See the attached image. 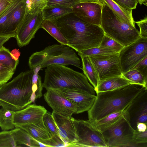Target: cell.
Wrapping results in <instances>:
<instances>
[{"instance_id":"bcb514c9","label":"cell","mask_w":147,"mask_h":147,"mask_svg":"<svg viewBox=\"0 0 147 147\" xmlns=\"http://www.w3.org/2000/svg\"><path fill=\"white\" fill-rule=\"evenodd\" d=\"M11 38V37L10 36L0 35V49L3 44Z\"/></svg>"},{"instance_id":"60d3db41","label":"cell","mask_w":147,"mask_h":147,"mask_svg":"<svg viewBox=\"0 0 147 147\" xmlns=\"http://www.w3.org/2000/svg\"><path fill=\"white\" fill-rule=\"evenodd\" d=\"M140 28L139 34L140 37L147 38V17L146 16L140 20L135 21Z\"/></svg>"},{"instance_id":"836d02e7","label":"cell","mask_w":147,"mask_h":147,"mask_svg":"<svg viewBox=\"0 0 147 147\" xmlns=\"http://www.w3.org/2000/svg\"><path fill=\"white\" fill-rule=\"evenodd\" d=\"M42 120L44 125L51 134V136L54 135L59 136L58 128L52 113L47 111L44 115Z\"/></svg>"},{"instance_id":"7402d4cb","label":"cell","mask_w":147,"mask_h":147,"mask_svg":"<svg viewBox=\"0 0 147 147\" xmlns=\"http://www.w3.org/2000/svg\"><path fill=\"white\" fill-rule=\"evenodd\" d=\"M102 4L108 6L122 20L135 26L132 15V10L125 8L112 0H99Z\"/></svg>"},{"instance_id":"5b68a950","label":"cell","mask_w":147,"mask_h":147,"mask_svg":"<svg viewBox=\"0 0 147 147\" xmlns=\"http://www.w3.org/2000/svg\"><path fill=\"white\" fill-rule=\"evenodd\" d=\"M55 64L72 65L82 69V63L74 49L63 44L49 46L33 53L29 57L28 65L33 69L38 66L41 69Z\"/></svg>"},{"instance_id":"f1b7e54d","label":"cell","mask_w":147,"mask_h":147,"mask_svg":"<svg viewBox=\"0 0 147 147\" xmlns=\"http://www.w3.org/2000/svg\"><path fill=\"white\" fill-rule=\"evenodd\" d=\"M19 63L9 50L3 46L0 49V64L7 66L15 71Z\"/></svg>"},{"instance_id":"b9f144b4","label":"cell","mask_w":147,"mask_h":147,"mask_svg":"<svg viewBox=\"0 0 147 147\" xmlns=\"http://www.w3.org/2000/svg\"><path fill=\"white\" fill-rule=\"evenodd\" d=\"M117 3L126 8L133 10L136 8L138 0H112Z\"/></svg>"},{"instance_id":"d6a6232c","label":"cell","mask_w":147,"mask_h":147,"mask_svg":"<svg viewBox=\"0 0 147 147\" xmlns=\"http://www.w3.org/2000/svg\"><path fill=\"white\" fill-rule=\"evenodd\" d=\"M22 0H15L7 9L0 15V35H1L12 13Z\"/></svg>"},{"instance_id":"4fadbf2b","label":"cell","mask_w":147,"mask_h":147,"mask_svg":"<svg viewBox=\"0 0 147 147\" xmlns=\"http://www.w3.org/2000/svg\"><path fill=\"white\" fill-rule=\"evenodd\" d=\"M102 6L100 1L78 3L72 7V13L86 22L101 27Z\"/></svg>"},{"instance_id":"1f68e13d","label":"cell","mask_w":147,"mask_h":147,"mask_svg":"<svg viewBox=\"0 0 147 147\" xmlns=\"http://www.w3.org/2000/svg\"><path fill=\"white\" fill-rule=\"evenodd\" d=\"M47 0H25L26 14L35 13L42 11L46 7Z\"/></svg>"},{"instance_id":"7dc6e473","label":"cell","mask_w":147,"mask_h":147,"mask_svg":"<svg viewBox=\"0 0 147 147\" xmlns=\"http://www.w3.org/2000/svg\"><path fill=\"white\" fill-rule=\"evenodd\" d=\"M12 55L16 59L18 60L19 57L20 55V53L19 51L16 49L13 50L12 52H11Z\"/></svg>"},{"instance_id":"cb8c5ba5","label":"cell","mask_w":147,"mask_h":147,"mask_svg":"<svg viewBox=\"0 0 147 147\" xmlns=\"http://www.w3.org/2000/svg\"><path fill=\"white\" fill-rule=\"evenodd\" d=\"M80 56L82 60V70L95 91L100 81L97 73L89 56Z\"/></svg>"},{"instance_id":"e0dca14e","label":"cell","mask_w":147,"mask_h":147,"mask_svg":"<svg viewBox=\"0 0 147 147\" xmlns=\"http://www.w3.org/2000/svg\"><path fill=\"white\" fill-rule=\"evenodd\" d=\"M52 115L58 128L59 136L70 147L77 141V138L72 117L68 118L52 112Z\"/></svg>"},{"instance_id":"44dd1931","label":"cell","mask_w":147,"mask_h":147,"mask_svg":"<svg viewBox=\"0 0 147 147\" xmlns=\"http://www.w3.org/2000/svg\"><path fill=\"white\" fill-rule=\"evenodd\" d=\"M130 84L122 75L112 77L100 81L95 91L97 94L100 92L112 91L123 88Z\"/></svg>"},{"instance_id":"9a60e30c","label":"cell","mask_w":147,"mask_h":147,"mask_svg":"<svg viewBox=\"0 0 147 147\" xmlns=\"http://www.w3.org/2000/svg\"><path fill=\"white\" fill-rule=\"evenodd\" d=\"M47 111L43 106L30 104L24 108L15 111L13 123L15 126L36 124L42 121Z\"/></svg>"},{"instance_id":"2e32d148","label":"cell","mask_w":147,"mask_h":147,"mask_svg":"<svg viewBox=\"0 0 147 147\" xmlns=\"http://www.w3.org/2000/svg\"><path fill=\"white\" fill-rule=\"evenodd\" d=\"M54 90L76 105L77 110L75 114L88 111L93 105L96 97L95 95L80 91L63 88Z\"/></svg>"},{"instance_id":"3957f363","label":"cell","mask_w":147,"mask_h":147,"mask_svg":"<svg viewBox=\"0 0 147 147\" xmlns=\"http://www.w3.org/2000/svg\"><path fill=\"white\" fill-rule=\"evenodd\" d=\"M33 69L22 72L0 87V106L16 111L30 104L32 95Z\"/></svg>"},{"instance_id":"f35d334b","label":"cell","mask_w":147,"mask_h":147,"mask_svg":"<svg viewBox=\"0 0 147 147\" xmlns=\"http://www.w3.org/2000/svg\"><path fill=\"white\" fill-rule=\"evenodd\" d=\"M134 140L137 146L140 145H147V130L142 132H139L135 130L134 135Z\"/></svg>"},{"instance_id":"e575fe53","label":"cell","mask_w":147,"mask_h":147,"mask_svg":"<svg viewBox=\"0 0 147 147\" xmlns=\"http://www.w3.org/2000/svg\"><path fill=\"white\" fill-rule=\"evenodd\" d=\"M100 47L109 49L119 53L124 47L117 42L105 34L102 38Z\"/></svg>"},{"instance_id":"8d00e7d4","label":"cell","mask_w":147,"mask_h":147,"mask_svg":"<svg viewBox=\"0 0 147 147\" xmlns=\"http://www.w3.org/2000/svg\"><path fill=\"white\" fill-rule=\"evenodd\" d=\"M14 73V71L9 67L0 64V86L6 83Z\"/></svg>"},{"instance_id":"9c48e42d","label":"cell","mask_w":147,"mask_h":147,"mask_svg":"<svg viewBox=\"0 0 147 147\" xmlns=\"http://www.w3.org/2000/svg\"><path fill=\"white\" fill-rule=\"evenodd\" d=\"M119 56L122 73L131 69L147 57V38L140 37L124 47Z\"/></svg>"},{"instance_id":"277c9868","label":"cell","mask_w":147,"mask_h":147,"mask_svg":"<svg viewBox=\"0 0 147 147\" xmlns=\"http://www.w3.org/2000/svg\"><path fill=\"white\" fill-rule=\"evenodd\" d=\"M42 85L46 90L63 88L95 95L94 88L84 75L61 64H55L47 67Z\"/></svg>"},{"instance_id":"ffe728a7","label":"cell","mask_w":147,"mask_h":147,"mask_svg":"<svg viewBox=\"0 0 147 147\" xmlns=\"http://www.w3.org/2000/svg\"><path fill=\"white\" fill-rule=\"evenodd\" d=\"M127 109L111 113L97 121H89L94 127L102 133L126 116L127 114Z\"/></svg>"},{"instance_id":"8fae6325","label":"cell","mask_w":147,"mask_h":147,"mask_svg":"<svg viewBox=\"0 0 147 147\" xmlns=\"http://www.w3.org/2000/svg\"><path fill=\"white\" fill-rule=\"evenodd\" d=\"M89 57L100 81L122 75L119 53Z\"/></svg>"},{"instance_id":"52a82bcc","label":"cell","mask_w":147,"mask_h":147,"mask_svg":"<svg viewBox=\"0 0 147 147\" xmlns=\"http://www.w3.org/2000/svg\"><path fill=\"white\" fill-rule=\"evenodd\" d=\"M135 130L127 115L102 133L107 147H137L134 140Z\"/></svg>"},{"instance_id":"d4e9b609","label":"cell","mask_w":147,"mask_h":147,"mask_svg":"<svg viewBox=\"0 0 147 147\" xmlns=\"http://www.w3.org/2000/svg\"><path fill=\"white\" fill-rule=\"evenodd\" d=\"M72 7H45L42 10L45 20L55 21L72 13Z\"/></svg>"},{"instance_id":"ba28073f","label":"cell","mask_w":147,"mask_h":147,"mask_svg":"<svg viewBox=\"0 0 147 147\" xmlns=\"http://www.w3.org/2000/svg\"><path fill=\"white\" fill-rule=\"evenodd\" d=\"M77 141L70 147H108L102 133L89 120H76L72 117Z\"/></svg>"},{"instance_id":"4316f807","label":"cell","mask_w":147,"mask_h":147,"mask_svg":"<svg viewBox=\"0 0 147 147\" xmlns=\"http://www.w3.org/2000/svg\"><path fill=\"white\" fill-rule=\"evenodd\" d=\"M15 111L2 107L0 109V127L3 130H12L15 128L13 123Z\"/></svg>"},{"instance_id":"4dcf8cb0","label":"cell","mask_w":147,"mask_h":147,"mask_svg":"<svg viewBox=\"0 0 147 147\" xmlns=\"http://www.w3.org/2000/svg\"><path fill=\"white\" fill-rule=\"evenodd\" d=\"M117 53L111 50L100 46L80 51L78 54L83 56H97Z\"/></svg>"},{"instance_id":"484cf974","label":"cell","mask_w":147,"mask_h":147,"mask_svg":"<svg viewBox=\"0 0 147 147\" xmlns=\"http://www.w3.org/2000/svg\"><path fill=\"white\" fill-rule=\"evenodd\" d=\"M42 28L61 44L67 46L68 42L59 29L53 21L44 20Z\"/></svg>"},{"instance_id":"d6986e66","label":"cell","mask_w":147,"mask_h":147,"mask_svg":"<svg viewBox=\"0 0 147 147\" xmlns=\"http://www.w3.org/2000/svg\"><path fill=\"white\" fill-rule=\"evenodd\" d=\"M26 131L36 141L45 145L50 140L51 135L45 126L42 120L36 124L16 125Z\"/></svg>"},{"instance_id":"7a4b0ae2","label":"cell","mask_w":147,"mask_h":147,"mask_svg":"<svg viewBox=\"0 0 147 147\" xmlns=\"http://www.w3.org/2000/svg\"><path fill=\"white\" fill-rule=\"evenodd\" d=\"M146 88L130 84L123 88L98 92L95 100L88 111L90 121H98L113 113L127 109Z\"/></svg>"},{"instance_id":"ac0fdd59","label":"cell","mask_w":147,"mask_h":147,"mask_svg":"<svg viewBox=\"0 0 147 147\" xmlns=\"http://www.w3.org/2000/svg\"><path fill=\"white\" fill-rule=\"evenodd\" d=\"M26 13L25 0H22L9 18L1 35L15 38L17 29L23 20Z\"/></svg>"},{"instance_id":"f546056e","label":"cell","mask_w":147,"mask_h":147,"mask_svg":"<svg viewBox=\"0 0 147 147\" xmlns=\"http://www.w3.org/2000/svg\"><path fill=\"white\" fill-rule=\"evenodd\" d=\"M122 76L131 84H138L147 88V80L136 69H132L122 73Z\"/></svg>"},{"instance_id":"c3c4849f","label":"cell","mask_w":147,"mask_h":147,"mask_svg":"<svg viewBox=\"0 0 147 147\" xmlns=\"http://www.w3.org/2000/svg\"><path fill=\"white\" fill-rule=\"evenodd\" d=\"M76 3H78L82 2H99V0H74Z\"/></svg>"},{"instance_id":"30bf717a","label":"cell","mask_w":147,"mask_h":147,"mask_svg":"<svg viewBox=\"0 0 147 147\" xmlns=\"http://www.w3.org/2000/svg\"><path fill=\"white\" fill-rule=\"evenodd\" d=\"M44 20L42 11L35 13L26 14L16 34L15 38L20 47L27 45L34 38L36 32L42 28Z\"/></svg>"},{"instance_id":"74e56055","label":"cell","mask_w":147,"mask_h":147,"mask_svg":"<svg viewBox=\"0 0 147 147\" xmlns=\"http://www.w3.org/2000/svg\"><path fill=\"white\" fill-rule=\"evenodd\" d=\"M76 3L74 0H49L45 7H72Z\"/></svg>"},{"instance_id":"8992f818","label":"cell","mask_w":147,"mask_h":147,"mask_svg":"<svg viewBox=\"0 0 147 147\" xmlns=\"http://www.w3.org/2000/svg\"><path fill=\"white\" fill-rule=\"evenodd\" d=\"M101 27L105 35L124 47L140 37L139 32L135 26L121 20L108 6L103 4Z\"/></svg>"},{"instance_id":"f6af8a7d","label":"cell","mask_w":147,"mask_h":147,"mask_svg":"<svg viewBox=\"0 0 147 147\" xmlns=\"http://www.w3.org/2000/svg\"><path fill=\"white\" fill-rule=\"evenodd\" d=\"M147 124L144 123H138L137 125L136 130L139 132H142L147 129Z\"/></svg>"},{"instance_id":"83f0119b","label":"cell","mask_w":147,"mask_h":147,"mask_svg":"<svg viewBox=\"0 0 147 147\" xmlns=\"http://www.w3.org/2000/svg\"><path fill=\"white\" fill-rule=\"evenodd\" d=\"M34 74L32 77V90L33 94L31 97L32 102L41 97L42 96L43 87L41 77L38 74V72L42 69L40 66L36 67L33 69Z\"/></svg>"},{"instance_id":"ab89813d","label":"cell","mask_w":147,"mask_h":147,"mask_svg":"<svg viewBox=\"0 0 147 147\" xmlns=\"http://www.w3.org/2000/svg\"><path fill=\"white\" fill-rule=\"evenodd\" d=\"M47 147H66V144L59 136L54 135L51 136L46 144Z\"/></svg>"},{"instance_id":"d590c367","label":"cell","mask_w":147,"mask_h":147,"mask_svg":"<svg viewBox=\"0 0 147 147\" xmlns=\"http://www.w3.org/2000/svg\"><path fill=\"white\" fill-rule=\"evenodd\" d=\"M0 147H18L11 130L0 132Z\"/></svg>"},{"instance_id":"7c38bea8","label":"cell","mask_w":147,"mask_h":147,"mask_svg":"<svg viewBox=\"0 0 147 147\" xmlns=\"http://www.w3.org/2000/svg\"><path fill=\"white\" fill-rule=\"evenodd\" d=\"M44 94V98L53 112L70 118L77 110L76 105L54 89H49Z\"/></svg>"},{"instance_id":"f907efd6","label":"cell","mask_w":147,"mask_h":147,"mask_svg":"<svg viewBox=\"0 0 147 147\" xmlns=\"http://www.w3.org/2000/svg\"><path fill=\"white\" fill-rule=\"evenodd\" d=\"M47 0V1H48V0Z\"/></svg>"},{"instance_id":"6da1fadb","label":"cell","mask_w":147,"mask_h":147,"mask_svg":"<svg viewBox=\"0 0 147 147\" xmlns=\"http://www.w3.org/2000/svg\"><path fill=\"white\" fill-rule=\"evenodd\" d=\"M54 21L67 39V46L77 52L99 47L105 35L100 26L86 22L72 13Z\"/></svg>"},{"instance_id":"5bb4252c","label":"cell","mask_w":147,"mask_h":147,"mask_svg":"<svg viewBox=\"0 0 147 147\" xmlns=\"http://www.w3.org/2000/svg\"><path fill=\"white\" fill-rule=\"evenodd\" d=\"M127 112L130 124L135 130L138 123L147 124V89L134 100L127 109Z\"/></svg>"},{"instance_id":"603a6c76","label":"cell","mask_w":147,"mask_h":147,"mask_svg":"<svg viewBox=\"0 0 147 147\" xmlns=\"http://www.w3.org/2000/svg\"><path fill=\"white\" fill-rule=\"evenodd\" d=\"M11 131L18 147L20 145L29 147L46 146L34 139L26 131L20 128L16 127Z\"/></svg>"},{"instance_id":"681fc988","label":"cell","mask_w":147,"mask_h":147,"mask_svg":"<svg viewBox=\"0 0 147 147\" xmlns=\"http://www.w3.org/2000/svg\"><path fill=\"white\" fill-rule=\"evenodd\" d=\"M138 3L141 5L142 4L147 6V0H138Z\"/></svg>"},{"instance_id":"7bdbcfd3","label":"cell","mask_w":147,"mask_h":147,"mask_svg":"<svg viewBox=\"0 0 147 147\" xmlns=\"http://www.w3.org/2000/svg\"><path fill=\"white\" fill-rule=\"evenodd\" d=\"M147 57H145L132 69L138 71L147 80Z\"/></svg>"},{"instance_id":"ee69618b","label":"cell","mask_w":147,"mask_h":147,"mask_svg":"<svg viewBox=\"0 0 147 147\" xmlns=\"http://www.w3.org/2000/svg\"><path fill=\"white\" fill-rule=\"evenodd\" d=\"M15 0H0V15L13 3Z\"/></svg>"}]
</instances>
